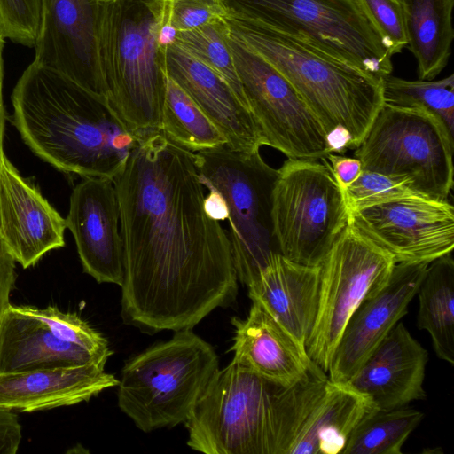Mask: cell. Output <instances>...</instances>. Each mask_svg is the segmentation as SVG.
<instances>
[{"label": "cell", "instance_id": "30bf717a", "mask_svg": "<svg viewBox=\"0 0 454 454\" xmlns=\"http://www.w3.org/2000/svg\"><path fill=\"white\" fill-rule=\"evenodd\" d=\"M287 159L272 191V222L280 254L320 266L348 223L344 192L328 162Z\"/></svg>", "mask_w": 454, "mask_h": 454}, {"label": "cell", "instance_id": "484cf974", "mask_svg": "<svg viewBox=\"0 0 454 454\" xmlns=\"http://www.w3.org/2000/svg\"><path fill=\"white\" fill-rule=\"evenodd\" d=\"M418 328L430 334L438 358L454 365V261L452 253L431 262L419 286Z\"/></svg>", "mask_w": 454, "mask_h": 454}, {"label": "cell", "instance_id": "f546056e", "mask_svg": "<svg viewBox=\"0 0 454 454\" xmlns=\"http://www.w3.org/2000/svg\"><path fill=\"white\" fill-rule=\"evenodd\" d=\"M230 27L224 19L178 32L176 43L216 73L248 107L228 43Z\"/></svg>", "mask_w": 454, "mask_h": 454}, {"label": "cell", "instance_id": "83f0119b", "mask_svg": "<svg viewBox=\"0 0 454 454\" xmlns=\"http://www.w3.org/2000/svg\"><path fill=\"white\" fill-rule=\"evenodd\" d=\"M424 414L409 405L376 408L354 428L340 454H402V447Z\"/></svg>", "mask_w": 454, "mask_h": 454}, {"label": "cell", "instance_id": "e0dca14e", "mask_svg": "<svg viewBox=\"0 0 454 454\" xmlns=\"http://www.w3.org/2000/svg\"><path fill=\"white\" fill-rule=\"evenodd\" d=\"M1 242L24 269L65 246L66 220L6 155L0 173Z\"/></svg>", "mask_w": 454, "mask_h": 454}, {"label": "cell", "instance_id": "8d00e7d4", "mask_svg": "<svg viewBox=\"0 0 454 454\" xmlns=\"http://www.w3.org/2000/svg\"><path fill=\"white\" fill-rule=\"evenodd\" d=\"M14 259L0 240V325L10 304V294L17 278Z\"/></svg>", "mask_w": 454, "mask_h": 454}, {"label": "cell", "instance_id": "ba28073f", "mask_svg": "<svg viewBox=\"0 0 454 454\" xmlns=\"http://www.w3.org/2000/svg\"><path fill=\"white\" fill-rule=\"evenodd\" d=\"M454 136L433 114L385 104L355 148L362 169L406 179L417 192L449 200Z\"/></svg>", "mask_w": 454, "mask_h": 454}, {"label": "cell", "instance_id": "9a60e30c", "mask_svg": "<svg viewBox=\"0 0 454 454\" xmlns=\"http://www.w3.org/2000/svg\"><path fill=\"white\" fill-rule=\"evenodd\" d=\"M98 3L40 0L33 61L60 72L106 98L97 50Z\"/></svg>", "mask_w": 454, "mask_h": 454}, {"label": "cell", "instance_id": "d4e9b609", "mask_svg": "<svg viewBox=\"0 0 454 454\" xmlns=\"http://www.w3.org/2000/svg\"><path fill=\"white\" fill-rule=\"evenodd\" d=\"M407 45L417 61L419 80H434L445 68L454 39V0H399Z\"/></svg>", "mask_w": 454, "mask_h": 454}, {"label": "cell", "instance_id": "8992f818", "mask_svg": "<svg viewBox=\"0 0 454 454\" xmlns=\"http://www.w3.org/2000/svg\"><path fill=\"white\" fill-rule=\"evenodd\" d=\"M219 369L214 348L181 330L128 360L118 382V406L145 433L184 422Z\"/></svg>", "mask_w": 454, "mask_h": 454}, {"label": "cell", "instance_id": "b9f144b4", "mask_svg": "<svg viewBox=\"0 0 454 454\" xmlns=\"http://www.w3.org/2000/svg\"><path fill=\"white\" fill-rule=\"evenodd\" d=\"M98 2H100V3H107V2H113V1H115V0H97Z\"/></svg>", "mask_w": 454, "mask_h": 454}, {"label": "cell", "instance_id": "ab89813d", "mask_svg": "<svg viewBox=\"0 0 454 454\" xmlns=\"http://www.w3.org/2000/svg\"><path fill=\"white\" fill-rule=\"evenodd\" d=\"M177 33L178 31L176 29V27L170 21L169 9L168 15L166 16L165 20H163L162 24L159 28L157 35V42L159 46L162 49H167V47L174 44L176 41Z\"/></svg>", "mask_w": 454, "mask_h": 454}, {"label": "cell", "instance_id": "d6986e66", "mask_svg": "<svg viewBox=\"0 0 454 454\" xmlns=\"http://www.w3.org/2000/svg\"><path fill=\"white\" fill-rule=\"evenodd\" d=\"M427 351L398 322L345 383L368 396L376 408L390 410L426 398Z\"/></svg>", "mask_w": 454, "mask_h": 454}, {"label": "cell", "instance_id": "7c38bea8", "mask_svg": "<svg viewBox=\"0 0 454 454\" xmlns=\"http://www.w3.org/2000/svg\"><path fill=\"white\" fill-rule=\"evenodd\" d=\"M395 264L348 223L330 249L320 265L318 310L305 346L325 372L350 316L372 290L386 283Z\"/></svg>", "mask_w": 454, "mask_h": 454}, {"label": "cell", "instance_id": "ffe728a7", "mask_svg": "<svg viewBox=\"0 0 454 454\" xmlns=\"http://www.w3.org/2000/svg\"><path fill=\"white\" fill-rule=\"evenodd\" d=\"M233 359L282 387H292L317 366L306 348L260 304L252 301L246 319L233 317Z\"/></svg>", "mask_w": 454, "mask_h": 454}, {"label": "cell", "instance_id": "cb8c5ba5", "mask_svg": "<svg viewBox=\"0 0 454 454\" xmlns=\"http://www.w3.org/2000/svg\"><path fill=\"white\" fill-rule=\"evenodd\" d=\"M375 409L365 395L348 384L329 380L299 431L290 454L341 453L354 428Z\"/></svg>", "mask_w": 454, "mask_h": 454}, {"label": "cell", "instance_id": "5bb4252c", "mask_svg": "<svg viewBox=\"0 0 454 454\" xmlns=\"http://www.w3.org/2000/svg\"><path fill=\"white\" fill-rule=\"evenodd\" d=\"M429 263H395L382 286L372 290L347 322L333 353L328 379L345 384L407 313Z\"/></svg>", "mask_w": 454, "mask_h": 454}, {"label": "cell", "instance_id": "2e32d148", "mask_svg": "<svg viewBox=\"0 0 454 454\" xmlns=\"http://www.w3.org/2000/svg\"><path fill=\"white\" fill-rule=\"evenodd\" d=\"M65 220L84 272L99 284L121 286L124 250L113 180L84 177L71 192Z\"/></svg>", "mask_w": 454, "mask_h": 454}, {"label": "cell", "instance_id": "f35d334b", "mask_svg": "<svg viewBox=\"0 0 454 454\" xmlns=\"http://www.w3.org/2000/svg\"><path fill=\"white\" fill-rule=\"evenodd\" d=\"M5 37L0 31V150L4 151V138L5 133L6 114L3 101V82H4V48Z\"/></svg>", "mask_w": 454, "mask_h": 454}, {"label": "cell", "instance_id": "836d02e7", "mask_svg": "<svg viewBox=\"0 0 454 454\" xmlns=\"http://www.w3.org/2000/svg\"><path fill=\"white\" fill-rule=\"evenodd\" d=\"M40 18V0H0V31L5 38L34 47Z\"/></svg>", "mask_w": 454, "mask_h": 454}, {"label": "cell", "instance_id": "f1b7e54d", "mask_svg": "<svg viewBox=\"0 0 454 454\" xmlns=\"http://www.w3.org/2000/svg\"><path fill=\"white\" fill-rule=\"evenodd\" d=\"M385 104L426 110L454 136V74L440 80H405L391 74L381 79Z\"/></svg>", "mask_w": 454, "mask_h": 454}, {"label": "cell", "instance_id": "603a6c76", "mask_svg": "<svg viewBox=\"0 0 454 454\" xmlns=\"http://www.w3.org/2000/svg\"><path fill=\"white\" fill-rule=\"evenodd\" d=\"M90 363L106 360L59 340L20 306H9L0 325V374Z\"/></svg>", "mask_w": 454, "mask_h": 454}, {"label": "cell", "instance_id": "277c9868", "mask_svg": "<svg viewBox=\"0 0 454 454\" xmlns=\"http://www.w3.org/2000/svg\"><path fill=\"white\" fill-rule=\"evenodd\" d=\"M230 32L281 73L321 123L332 153L356 148L384 105L381 80L309 43L228 12Z\"/></svg>", "mask_w": 454, "mask_h": 454}, {"label": "cell", "instance_id": "52a82bcc", "mask_svg": "<svg viewBox=\"0 0 454 454\" xmlns=\"http://www.w3.org/2000/svg\"><path fill=\"white\" fill-rule=\"evenodd\" d=\"M195 156L200 182L224 205L237 278L248 286L280 254L272 222L278 169L262 159L260 150L242 152L223 145Z\"/></svg>", "mask_w": 454, "mask_h": 454}, {"label": "cell", "instance_id": "e575fe53", "mask_svg": "<svg viewBox=\"0 0 454 454\" xmlns=\"http://www.w3.org/2000/svg\"><path fill=\"white\" fill-rule=\"evenodd\" d=\"M223 0H172L170 21L178 32L192 30L225 19Z\"/></svg>", "mask_w": 454, "mask_h": 454}, {"label": "cell", "instance_id": "3957f363", "mask_svg": "<svg viewBox=\"0 0 454 454\" xmlns=\"http://www.w3.org/2000/svg\"><path fill=\"white\" fill-rule=\"evenodd\" d=\"M328 381L316 366L282 387L232 359L214 373L186 418L187 445L206 454H290Z\"/></svg>", "mask_w": 454, "mask_h": 454}, {"label": "cell", "instance_id": "5b68a950", "mask_svg": "<svg viewBox=\"0 0 454 454\" xmlns=\"http://www.w3.org/2000/svg\"><path fill=\"white\" fill-rule=\"evenodd\" d=\"M171 2L98 3L97 50L106 98L137 139L160 132L167 70L157 35Z\"/></svg>", "mask_w": 454, "mask_h": 454}, {"label": "cell", "instance_id": "9c48e42d", "mask_svg": "<svg viewBox=\"0 0 454 454\" xmlns=\"http://www.w3.org/2000/svg\"><path fill=\"white\" fill-rule=\"evenodd\" d=\"M228 12L300 38L381 80L392 55L356 0H223Z\"/></svg>", "mask_w": 454, "mask_h": 454}, {"label": "cell", "instance_id": "d6a6232c", "mask_svg": "<svg viewBox=\"0 0 454 454\" xmlns=\"http://www.w3.org/2000/svg\"><path fill=\"white\" fill-rule=\"evenodd\" d=\"M392 56L407 45L403 8L399 0H356Z\"/></svg>", "mask_w": 454, "mask_h": 454}, {"label": "cell", "instance_id": "1f68e13d", "mask_svg": "<svg viewBox=\"0 0 454 454\" xmlns=\"http://www.w3.org/2000/svg\"><path fill=\"white\" fill-rule=\"evenodd\" d=\"M343 192L349 210L395 198L422 195L415 192L406 179L364 169Z\"/></svg>", "mask_w": 454, "mask_h": 454}, {"label": "cell", "instance_id": "4316f807", "mask_svg": "<svg viewBox=\"0 0 454 454\" xmlns=\"http://www.w3.org/2000/svg\"><path fill=\"white\" fill-rule=\"evenodd\" d=\"M160 132L192 153L227 145L222 132L168 74Z\"/></svg>", "mask_w": 454, "mask_h": 454}, {"label": "cell", "instance_id": "44dd1931", "mask_svg": "<svg viewBox=\"0 0 454 454\" xmlns=\"http://www.w3.org/2000/svg\"><path fill=\"white\" fill-rule=\"evenodd\" d=\"M105 364L0 374V408L32 412L89 401L118 385Z\"/></svg>", "mask_w": 454, "mask_h": 454}, {"label": "cell", "instance_id": "8fae6325", "mask_svg": "<svg viewBox=\"0 0 454 454\" xmlns=\"http://www.w3.org/2000/svg\"><path fill=\"white\" fill-rule=\"evenodd\" d=\"M228 43L264 145L293 160H323L332 153L321 123L288 80L231 32Z\"/></svg>", "mask_w": 454, "mask_h": 454}, {"label": "cell", "instance_id": "7a4b0ae2", "mask_svg": "<svg viewBox=\"0 0 454 454\" xmlns=\"http://www.w3.org/2000/svg\"><path fill=\"white\" fill-rule=\"evenodd\" d=\"M11 100L12 121L23 142L67 174L113 180L137 141L105 98L34 61Z\"/></svg>", "mask_w": 454, "mask_h": 454}, {"label": "cell", "instance_id": "d590c367", "mask_svg": "<svg viewBox=\"0 0 454 454\" xmlns=\"http://www.w3.org/2000/svg\"><path fill=\"white\" fill-rule=\"evenodd\" d=\"M21 438L17 415L12 410L0 408V454H15Z\"/></svg>", "mask_w": 454, "mask_h": 454}, {"label": "cell", "instance_id": "6da1fadb", "mask_svg": "<svg viewBox=\"0 0 454 454\" xmlns=\"http://www.w3.org/2000/svg\"><path fill=\"white\" fill-rule=\"evenodd\" d=\"M113 183L124 250V323L148 334L192 330L235 301L229 236L206 211L195 153L161 132L145 136Z\"/></svg>", "mask_w": 454, "mask_h": 454}, {"label": "cell", "instance_id": "4dcf8cb0", "mask_svg": "<svg viewBox=\"0 0 454 454\" xmlns=\"http://www.w3.org/2000/svg\"><path fill=\"white\" fill-rule=\"evenodd\" d=\"M22 310L39 320L62 341L82 348L106 360L113 355L108 340L75 313L63 312L56 306L39 309L20 306Z\"/></svg>", "mask_w": 454, "mask_h": 454}, {"label": "cell", "instance_id": "7402d4cb", "mask_svg": "<svg viewBox=\"0 0 454 454\" xmlns=\"http://www.w3.org/2000/svg\"><path fill=\"white\" fill-rule=\"evenodd\" d=\"M260 304L305 348L319 303L320 266H308L276 254L248 286Z\"/></svg>", "mask_w": 454, "mask_h": 454}, {"label": "cell", "instance_id": "60d3db41", "mask_svg": "<svg viewBox=\"0 0 454 454\" xmlns=\"http://www.w3.org/2000/svg\"><path fill=\"white\" fill-rule=\"evenodd\" d=\"M4 155L5 154H4V151L0 150V173H1V168H2L3 160H4ZM0 240H2L1 222H0Z\"/></svg>", "mask_w": 454, "mask_h": 454}, {"label": "cell", "instance_id": "ac0fdd59", "mask_svg": "<svg viewBox=\"0 0 454 454\" xmlns=\"http://www.w3.org/2000/svg\"><path fill=\"white\" fill-rule=\"evenodd\" d=\"M166 70L222 132L227 146L242 152L264 145L248 107L227 82L177 43L166 49Z\"/></svg>", "mask_w": 454, "mask_h": 454}, {"label": "cell", "instance_id": "4fadbf2b", "mask_svg": "<svg viewBox=\"0 0 454 454\" xmlns=\"http://www.w3.org/2000/svg\"><path fill=\"white\" fill-rule=\"evenodd\" d=\"M348 224L395 263L431 262L454 248L450 200L412 195L349 210Z\"/></svg>", "mask_w": 454, "mask_h": 454}, {"label": "cell", "instance_id": "74e56055", "mask_svg": "<svg viewBox=\"0 0 454 454\" xmlns=\"http://www.w3.org/2000/svg\"><path fill=\"white\" fill-rule=\"evenodd\" d=\"M326 159L332 174L342 191L352 184L362 171L361 163L355 157H345L332 153Z\"/></svg>", "mask_w": 454, "mask_h": 454}]
</instances>
